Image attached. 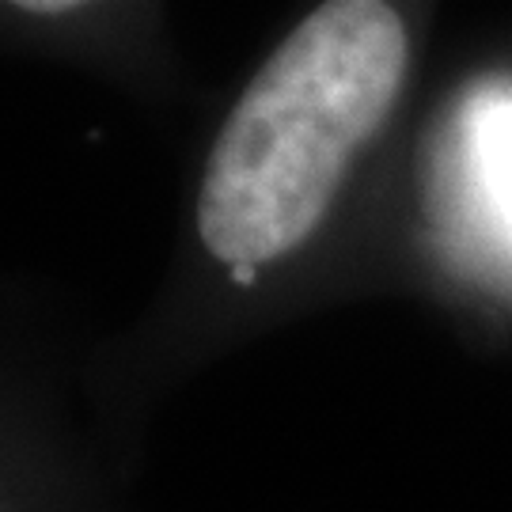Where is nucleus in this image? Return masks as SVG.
Instances as JSON below:
<instances>
[{
	"instance_id": "nucleus-1",
	"label": "nucleus",
	"mask_w": 512,
	"mask_h": 512,
	"mask_svg": "<svg viewBox=\"0 0 512 512\" xmlns=\"http://www.w3.org/2000/svg\"><path fill=\"white\" fill-rule=\"evenodd\" d=\"M410 38L380 0L315 8L239 95L205 164L198 232L236 281L296 251L403 88Z\"/></svg>"
},
{
	"instance_id": "nucleus-2",
	"label": "nucleus",
	"mask_w": 512,
	"mask_h": 512,
	"mask_svg": "<svg viewBox=\"0 0 512 512\" xmlns=\"http://www.w3.org/2000/svg\"><path fill=\"white\" fill-rule=\"evenodd\" d=\"M482 156L490 171V186L497 194V205L512 220V103H501L482 122Z\"/></svg>"
}]
</instances>
